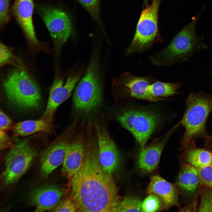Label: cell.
I'll use <instances>...</instances> for the list:
<instances>
[{"label": "cell", "instance_id": "1", "mask_svg": "<svg viewBox=\"0 0 212 212\" xmlns=\"http://www.w3.org/2000/svg\"><path fill=\"white\" fill-rule=\"evenodd\" d=\"M71 197L80 212H117L122 198L99 160L97 140L87 139L81 167L69 179Z\"/></svg>", "mask_w": 212, "mask_h": 212}, {"label": "cell", "instance_id": "2", "mask_svg": "<svg viewBox=\"0 0 212 212\" xmlns=\"http://www.w3.org/2000/svg\"><path fill=\"white\" fill-rule=\"evenodd\" d=\"M195 18L180 31L167 46L150 57L152 63L157 66H170L188 61L196 52L207 48L201 38L196 34Z\"/></svg>", "mask_w": 212, "mask_h": 212}, {"label": "cell", "instance_id": "3", "mask_svg": "<svg viewBox=\"0 0 212 212\" xmlns=\"http://www.w3.org/2000/svg\"><path fill=\"white\" fill-rule=\"evenodd\" d=\"M102 99L98 59L97 54H94L76 86L73 98V109L77 115H89L99 108Z\"/></svg>", "mask_w": 212, "mask_h": 212}, {"label": "cell", "instance_id": "4", "mask_svg": "<svg viewBox=\"0 0 212 212\" xmlns=\"http://www.w3.org/2000/svg\"><path fill=\"white\" fill-rule=\"evenodd\" d=\"M186 106L181 121L185 130L181 141L182 149L195 141L196 138H208L206 123L212 110V95L191 92L187 98Z\"/></svg>", "mask_w": 212, "mask_h": 212}, {"label": "cell", "instance_id": "5", "mask_svg": "<svg viewBox=\"0 0 212 212\" xmlns=\"http://www.w3.org/2000/svg\"><path fill=\"white\" fill-rule=\"evenodd\" d=\"M3 86L9 101L19 108H33L40 103L39 88L24 71L16 68L11 71L4 80Z\"/></svg>", "mask_w": 212, "mask_h": 212}, {"label": "cell", "instance_id": "6", "mask_svg": "<svg viewBox=\"0 0 212 212\" xmlns=\"http://www.w3.org/2000/svg\"><path fill=\"white\" fill-rule=\"evenodd\" d=\"M158 7L157 1L154 0L150 6L143 10L133 38L125 51L127 56L144 52L150 49L154 43L162 42L158 35Z\"/></svg>", "mask_w": 212, "mask_h": 212}, {"label": "cell", "instance_id": "7", "mask_svg": "<svg viewBox=\"0 0 212 212\" xmlns=\"http://www.w3.org/2000/svg\"><path fill=\"white\" fill-rule=\"evenodd\" d=\"M117 119L123 127L133 135L140 148L145 146L160 120L158 116L153 112L135 110L123 111Z\"/></svg>", "mask_w": 212, "mask_h": 212}, {"label": "cell", "instance_id": "8", "mask_svg": "<svg viewBox=\"0 0 212 212\" xmlns=\"http://www.w3.org/2000/svg\"><path fill=\"white\" fill-rule=\"evenodd\" d=\"M36 154V151L26 140L13 146L8 153L3 173L4 183L9 185L16 182L28 170Z\"/></svg>", "mask_w": 212, "mask_h": 212}, {"label": "cell", "instance_id": "9", "mask_svg": "<svg viewBox=\"0 0 212 212\" xmlns=\"http://www.w3.org/2000/svg\"><path fill=\"white\" fill-rule=\"evenodd\" d=\"M78 118L79 117L77 116L63 133L41 155V172L43 177H47L63 164L71 139L77 130Z\"/></svg>", "mask_w": 212, "mask_h": 212}, {"label": "cell", "instance_id": "10", "mask_svg": "<svg viewBox=\"0 0 212 212\" xmlns=\"http://www.w3.org/2000/svg\"><path fill=\"white\" fill-rule=\"evenodd\" d=\"M85 69L83 66L73 68L64 84L61 78L54 80L50 89L46 107L41 118L52 122L56 110L69 97Z\"/></svg>", "mask_w": 212, "mask_h": 212}, {"label": "cell", "instance_id": "11", "mask_svg": "<svg viewBox=\"0 0 212 212\" xmlns=\"http://www.w3.org/2000/svg\"><path fill=\"white\" fill-rule=\"evenodd\" d=\"M156 80L151 74L138 76L130 72H125L115 78L112 85L113 87L126 92L132 97L156 102L166 99L155 96L150 93L149 86Z\"/></svg>", "mask_w": 212, "mask_h": 212}, {"label": "cell", "instance_id": "12", "mask_svg": "<svg viewBox=\"0 0 212 212\" xmlns=\"http://www.w3.org/2000/svg\"><path fill=\"white\" fill-rule=\"evenodd\" d=\"M93 125L97 138L100 163L104 171L112 177L120 162L119 151L104 123L101 121H96Z\"/></svg>", "mask_w": 212, "mask_h": 212}, {"label": "cell", "instance_id": "13", "mask_svg": "<svg viewBox=\"0 0 212 212\" xmlns=\"http://www.w3.org/2000/svg\"><path fill=\"white\" fill-rule=\"evenodd\" d=\"M40 14L52 39L59 44L65 42L72 32L71 21L67 14L49 7L42 8Z\"/></svg>", "mask_w": 212, "mask_h": 212}, {"label": "cell", "instance_id": "14", "mask_svg": "<svg viewBox=\"0 0 212 212\" xmlns=\"http://www.w3.org/2000/svg\"><path fill=\"white\" fill-rule=\"evenodd\" d=\"M86 132L77 130L70 142L61 169L62 174L70 179L79 170L85 153Z\"/></svg>", "mask_w": 212, "mask_h": 212}, {"label": "cell", "instance_id": "15", "mask_svg": "<svg viewBox=\"0 0 212 212\" xmlns=\"http://www.w3.org/2000/svg\"><path fill=\"white\" fill-rule=\"evenodd\" d=\"M146 191L149 194L157 195L162 202L161 211L167 210L173 206H179V192L175 185L158 175L151 176Z\"/></svg>", "mask_w": 212, "mask_h": 212}, {"label": "cell", "instance_id": "16", "mask_svg": "<svg viewBox=\"0 0 212 212\" xmlns=\"http://www.w3.org/2000/svg\"><path fill=\"white\" fill-rule=\"evenodd\" d=\"M170 134L169 132L149 145L140 148L137 165L143 173H150L158 168L162 152Z\"/></svg>", "mask_w": 212, "mask_h": 212}, {"label": "cell", "instance_id": "17", "mask_svg": "<svg viewBox=\"0 0 212 212\" xmlns=\"http://www.w3.org/2000/svg\"><path fill=\"white\" fill-rule=\"evenodd\" d=\"M63 193L58 187L46 185L34 189L29 198L31 203L35 208V211H50L60 201Z\"/></svg>", "mask_w": 212, "mask_h": 212}, {"label": "cell", "instance_id": "18", "mask_svg": "<svg viewBox=\"0 0 212 212\" xmlns=\"http://www.w3.org/2000/svg\"><path fill=\"white\" fill-rule=\"evenodd\" d=\"M33 0H14L13 10L19 25L27 37L33 43L37 40L33 22Z\"/></svg>", "mask_w": 212, "mask_h": 212}, {"label": "cell", "instance_id": "19", "mask_svg": "<svg viewBox=\"0 0 212 212\" xmlns=\"http://www.w3.org/2000/svg\"><path fill=\"white\" fill-rule=\"evenodd\" d=\"M175 185L179 193L186 197L197 195L200 186L197 169L190 165L181 162Z\"/></svg>", "mask_w": 212, "mask_h": 212}, {"label": "cell", "instance_id": "20", "mask_svg": "<svg viewBox=\"0 0 212 212\" xmlns=\"http://www.w3.org/2000/svg\"><path fill=\"white\" fill-rule=\"evenodd\" d=\"M182 162L190 165L197 169L207 165L212 162V153L196 146L194 141L182 149Z\"/></svg>", "mask_w": 212, "mask_h": 212}, {"label": "cell", "instance_id": "21", "mask_svg": "<svg viewBox=\"0 0 212 212\" xmlns=\"http://www.w3.org/2000/svg\"><path fill=\"white\" fill-rule=\"evenodd\" d=\"M52 122L40 118L35 120H28L16 123L11 128L15 136H24L40 132H47L52 127Z\"/></svg>", "mask_w": 212, "mask_h": 212}, {"label": "cell", "instance_id": "22", "mask_svg": "<svg viewBox=\"0 0 212 212\" xmlns=\"http://www.w3.org/2000/svg\"><path fill=\"white\" fill-rule=\"evenodd\" d=\"M181 86L178 82H166L156 80L150 85L149 88L153 95L164 98L177 94L178 90Z\"/></svg>", "mask_w": 212, "mask_h": 212}, {"label": "cell", "instance_id": "23", "mask_svg": "<svg viewBox=\"0 0 212 212\" xmlns=\"http://www.w3.org/2000/svg\"><path fill=\"white\" fill-rule=\"evenodd\" d=\"M142 201L136 196H127L122 198L118 207L117 212H140Z\"/></svg>", "mask_w": 212, "mask_h": 212}, {"label": "cell", "instance_id": "24", "mask_svg": "<svg viewBox=\"0 0 212 212\" xmlns=\"http://www.w3.org/2000/svg\"><path fill=\"white\" fill-rule=\"evenodd\" d=\"M199 211L212 212V189L200 185Z\"/></svg>", "mask_w": 212, "mask_h": 212}, {"label": "cell", "instance_id": "25", "mask_svg": "<svg viewBox=\"0 0 212 212\" xmlns=\"http://www.w3.org/2000/svg\"><path fill=\"white\" fill-rule=\"evenodd\" d=\"M149 195L142 202L141 211L154 212L161 211L162 204L160 198L155 194Z\"/></svg>", "mask_w": 212, "mask_h": 212}, {"label": "cell", "instance_id": "26", "mask_svg": "<svg viewBox=\"0 0 212 212\" xmlns=\"http://www.w3.org/2000/svg\"><path fill=\"white\" fill-rule=\"evenodd\" d=\"M101 27H102L100 17L99 0H78Z\"/></svg>", "mask_w": 212, "mask_h": 212}, {"label": "cell", "instance_id": "27", "mask_svg": "<svg viewBox=\"0 0 212 212\" xmlns=\"http://www.w3.org/2000/svg\"><path fill=\"white\" fill-rule=\"evenodd\" d=\"M197 169L200 185L212 189V162Z\"/></svg>", "mask_w": 212, "mask_h": 212}, {"label": "cell", "instance_id": "28", "mask_svg": "<svg viewBox=\"0 0 212 212\" xmlns=\"http://www.w3.org/2000/svg\"><path fill=\"white\" fill-rule=\"evenodd\" d=\"M50 211L53 212H77L76 204L70 197L60 201Z\"/></svg>", "mask_w": 212, "mask_h": 212}, {"label": "cell", "instance_id": "29", "mask_svg": "<svg viewBox=\"0 0 212 212\" xmlns=\"http://www.w3.org/2000/svg\"><path fill=\"white\" fill-rule=\"evenodd\" d=\"M13 56L11 49L4 44L0 42V64L3 66L10 61Z\"/></svg>", "mask_w": 212, "mask_h": 212}, {"label": "cell", "instance_id": "30", "mask_svg": "<svg viewBox=\"0 0 212 212\" xmlns=\"http://www.w3.org/2000/svg\"><path fill=\"white\" fill-rule=\"evenodd\" d=\"M10 0H0V22L3 24L9 19V10Z\"/></svg>", "mask_w": 212, "mask_h": 212}, {"label": "cell", "instance_id": "31", "mask_svg": "<svg viewBox=\"0 0 212 212\" xmlns=\"http://www.w3.org/2000/svg\"><path fill=\"white\" fill-rule=\"evenodd\" d=\"M13 122L11 119L2 111L0 112V130L7 131L11 129Z\"/></svg>", "mask_w": 212, "mask_h": 212}, {"label": "cell", "instance_id": "32", "mask_svg": "<svg viewBox=\"0 0 212 212\" xmlns=\"http://www.w3.org/2000/svg\"><path fill=\"white\" fill-rule=\"evenodd\" d=\"M12 142L6 134V131L0 130V146L1 149H5L11 145Z\"/></svg>", "mask_w": 212, "mask_h": 212}, {"label": "cell", "instance_id": "33", "mask_svg": "<svg viewBox=\"0 0 212 212\" xmlns=\"http://www.w3.org/2000/svg\"></svg>", "mask_w": 212, "mask_h": 212}, {"label": "cell", "instance_id": "34", "mask_svg": "<svg viewBox=\"0 0 212 212\" xmlns=\"http://www.w3.org/2000/svg\"></svg>", "mask_w": 212, "mask_h": 212}]
</instances>
